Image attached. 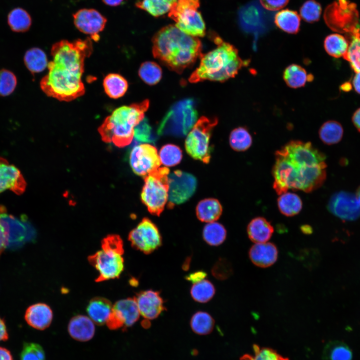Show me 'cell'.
Masks as SVG:
<instances>
[{"label": "cell", "mask_w": 360, "mask_h": 360, "mask_svg": "<svg viewBox=\"0 0 360 360\" xmlns=\"http://www.w3.org/2000/svg\"><path fill=\"white\" fill-rule=\"evenodd\" d=\"M273 188L280 195L290 189L312 192L326 179V155L310 142L291 140L275 152Z\"/></svg>", "instance_id": "6da1fadb"}, {"label": "cell", "mask_w": 360, "mask_h": 360, "mask_svg": "<svg viewBox=\"0 0 360 360\" xmlns=\"http://www.w3.org/2000/svg\"><path fill=\"white\" fill-rule=\"evenodd\" d=\"M93 50L92 40L86 38L73 42L62 40L51 48L52 60L48 63V72L40 82V86L48 96L70 102L82 96L85 88L82 77L85 59Z\"/></svg>", "instance_id": "7a4b0ae2"}, {"label": "cell", "mask_w": 360, "mask_h": 360, "mask_svg": "<svg viewBox=\"0 0 360 360\" xmlns=\"http://www.w3.org/2000/svg\"><path fill=\"white\" fill-rule=\"evenodd\" d=\"M155 58L171 70L181 74L202 54L200 39L190 36L174 25L158 30L152 40Z\"/></svg>", "instance_id": "3957f363"}, {"label": "cell", "mask_w": 360, "mask_h": 360, "mask_svg": "<svg viewBox=\"0 0 360 360\" xmlns=\"http://www.w3.org/2000/svg\"><path fill=\"white\" fill-rule=\"evenodd\" d=\"M212 36L216 47L202 55L199 66L188 78L192 83L205 80L224 82L234 77L247 64L233 45L224 41L218 36Z\"/></svg>", "instance_id": "277c9868"}, {"label": "cell", "mask_w": 360, "mask_h": 360, "mask_svg": "<svg viewBox=\"0 0 360 360\" xmlns=\"http://www.w3.org/2000/svg\"><path fill=\"white\" fill-rule=\"evenodd\" d=\"M149 100L124 106L115 109L98 128L102 139L122 148L130 144L134 137V128L144 118Z\"/></svg>", "instance_id": "5b68a950"}, {"label": "cell", "mask_w": 360, "mask_h": 360, "mask_svg": "<svg viewBox=\"0 0 360 360\" xmlns=\"http://www.w3.org/2000/svg\"><path fill=\"white\" fill-rule=\"evenodd\" d=\"M102 250L88 256L89 262L98 272L96 282L118 278L124 269V253L122 239L110 234L102 241Z\"/></svg>", "instance_id": "8992f818"}, {"label": "cell", "mask_w": 360, "mask_h": 360, "mask_svg": "<svg viewBox=\"0 0 360 360\" xmlns=\"http://www.w3.org/2000/svg\"><path fill=\"white\" fill-rule=\"evenodd\" d=\"M198 113L194 102L190 99L174 104L160 124V135L183 136L187 134L196 122Z\"/></svg>", "instance_id": "52a82bcc"}, {"label": "cell", "mask_w": 360, "mask_h": 360, "mask_svg": "<svg viewBox=\"0 0 360 360\" xmlns=\"http://www.w3.org/2000/svg\"><path fill=\"white\" fill-rule=\"evenodd\" d=\"M169 174L168 168L160 167L144 177L141 200L154 215L159 216L168 200Z\"/></svg>", "instance_id": "ba28073f"}, {"label": "cell", "mask_w": 360, "mask_h": 360, "mask_svg": "<svg viewBox=\"0 0 360 360\" xmlns=\"http://www.w3.org/2000/svg\"><path fill=\"white\" fill-rule=\"evenodd\" d=\"M200 0H176L168 16L175 22V26L182 32L195 37H202L206 26L198 10Z\"/></svg>", "instance_id": "9c48e42d"}, {"label": "cell", "mask_w": 360, "mask_h": 360, "mask_svg": "<svg viewBox=\"0 0 360 360\" xmlns=\"http://www.w3.org/2000/svg\"><path fill=\"white\" fill-rule=\"evenodd\" d=\"M218 122L216 118L202 116L189 132L185 140L188 154L192 158L208 164L210 158V140L212 128Z\"/></svg>", "instance_id": "30bf717a"}, {"label": "cell", "mask_w": 360, "mask_h": 360, "mask_svg": "<svg viewBox=\"0 0 360 360\" xmlns=\"http://www.w3.org/2000/svg\"><path fill=\"white\" fill-rule=\"evenodd\" d=\"M128 238L134 248L146 254L153 252L162 244V238L158 228L146 218L131 230Z\"/></svg>", "instance_id": "8fae6325"}, {"label": "cell", "mask_w": 360, "mask_h": 360, "mask_svg": "<svg viewBox=\"0 0 360 360\" xmlns=\"http://www.w3.org/2000/svg\"><path fill=\"white\" fill-rule=\"evenodd\" d=\"M168 204L170 208L188 200L196 190L197 182L192 174L180 170L168 174Z\"/></svg>", "instance_id": "7c38bea8"}, {"label": "cell", "mask_w": 360, "mask_h": 360, "mask_svg": "<svg viewBox=\"0 0 360 360\" xmlns=\"http://www.w3.org/2000/svg\"><path fill=\"white\" fill-rule=\"evenodd\" d=\"M129 160L133 172L144 177L160 168L162 164L156 148L148 144L135 146L130 153Z\"/></svg>", "instance_id": "4fadbf2b"}, {"label": "cell", "mask_w": 360, "mask_h": 360, "mask_svg": "<svg viewBox=\"0 0 360 360\" xmlns=\"http://www.w3.org/2000/svg\"><path fill=\"white\" fill-rule=\"evenodd\" d=\"M140 316L135 297L120 300L113 305L106 324L111 330L123 326H131L138 320Z\"/></svg>", "instance_id": "5bb4252c"}, {"label": "cell", "mask_w": 360, "mask_h": 360, "mask_svg": "<svg viewBox=\"0 0 360 360\" xmlns=\"http://www.w3.org/2000/svg\"><path fill=\"white\" fill-rule=\"evenodd\" d=\"M328 209L332 214L344 220H354L360 217V204L356 196L348 192L334 193L328 202Z\"/></svg>", "instance_id": "9a60e30c"}, {"label": "cell", "mask_w": 360, "mask_h": 360, "mask_svg": "<svg viewBox=\"0 0 360 360\" xmlns=\"http://www.w3.org/2000/svg\"><path fill=\"white\" fill-rule=\"evenodd\" d=\"M76 27L81 32L90 36L92 40L100 38L98 33L104 28L106 18L98 10L92 8H82L73 14Z\"/></svg>", "instance_id": "2e32d148"}, {"label": "cell", "mask_w": 360, "mask_h": 360, "mask_svg": "<svg viewBox=\"0 0 360 360\" xmlns=\"http://www.w3.org/2000/svg\"><path fill=\"white\" fill-rule=\"evenodd\" d=\"M26 186V182L20 171L0 158V193L10 190L20 194L24 191Z\"/></svg>", "instance_id": "e0dca14e"}, {"label": "cell", "mask_w": 360, "mask_h": 360, "mask_svg": "<svg viewBox=\"0 0 360 360\" xmlns=\"http://www.w3.org/2000/svg\"><path fill=\"white\" fill-rule=\"evenodd\" d=\"M140 314L147 320H154L165 310L164 300L158 292H140L135 297Z\"/></svg>", "instance_id": "ac0fdd59"}, {"label": "cell", "mask_w": 360, "mask_h": 360, "mask_svg": "<svg viewBox=\"0 0 360 360\" xmlns=\"http://www.w3.org/2000/svg\"><path fill=\"white\" fill-rule=\"evenodd\" d=\"M276 246L268 242L257 243L250 249L248 255L252 262L256 266L265 268L274 264L278 258Z\"/></svg>", "instance_id": "d6986e66"}, {"label": "cell", "mask_w": 360, "mask_h": 360, "mask_svg": "<svg viewBox=\"0 0 360 360\" xmlns=\"http://www.w3.org/2000/svg\"><path fill=\"white\" fill-rule=\"evenodd\" d=\"M53 317L52 310L47 304L38 303L30 306L26 310L24 318L32 327L44 330L50 324Z\"/></svg>", "instance_id": "ffe728a7"}, {"label": "cell", "mask_w": 360, "mask_h": 360, "mask_svg": "<svg viewBox=\"0 0 360 360\" xmlns=\"http://www.w3.org/2000/svg\"><path fill=\"white\" fill-rule=\"evenodd\" d=\"M262 7L261 4L254 2L242 7L238 12L240 25L248 28H256L263 25L267 20Z\"/></svg>", "instance_id": "44dd1931"}, {"label": "cell", "mask_w": 360, "mask_h": 360, "mask_svg": "<svg viewBox=\"0 0 360 360\" xmlns=\"http://www.w3.org/2000/svg\"><path fill=\"white\" fill-rule=\"evenodd\" d=\"M68 332L74 340L86 342L91 340L95 332L94 322L88 316L77 315L72 317L68 322Z\"/></svg>", "instance_id": "7402d4cb"}, {"label": "cell", "mask_w": 360, "mask_h": 360, "mask_svg": "<svg viewBox=\"0 0 360 360\" xmlns=\"http://www.w3.org/2000/svg\"><path fill=\"white\" fill-rule=\"evenodd\" d=\"M0 222L7 234L8 244L21 242L27 233L26 228L20 220L8 214L4 208L0 207Z\"/></svg>", "instance_id": "603a6c76"}, {"label": "cell", "mask_w": 360, "mask_h": 360, "mask_svg": "<svg viewBox=\"0 0 360 360\" xmlns=\"http://www.w3.org/2000/svg\"><path fill=\"white\" fill-rule=\"evenodd\" d=\"M274 232L271 224L263 217L253 218L247 226L248 236L255 244L268 242Z\"/></svg>", "instance_id": "cb8c5ba5"}, {"label": "cell", "mask_w": 360, "mask_h": 360, "mask_svg": "<svg viewBox=\"0 0 360 360\" xmlns=\"http://www.w3.org/2000/svg\"><path fill=\"white\" fill-rule=\"evenodd\" d=\"M112 306L108 299L103 297H95L89 302L86 312L94 322L98 325H102L106 324Z\"/></svg>", "instance_id": "d4e9b609"}, {"label": "cell", "mask_w": 360, "mask_h": 360, "mask_svg": "<svg viewBox=\"0 0 360 360\" xmlns=\"http://www.w3.org/2000/svg\"><path fill=\"white\" fill-rule=\"evenodd\" d=\"M222 212L221 204L215 198H206L200 201L196 208V214L202 222H211L219 218Z\"/></svg>", "instance_id": "484cf974"}, {"label": "cell", "mask_w": 360, "mask_h": 360, "mask_svg": "<svg viewBox=\"0 0 360 360\" xmlns=\"http://www.w3.org/2000/svg\"><path fill=\"white\" fill-rule=\"evenodd\" d=\"M312 76L307 74L306 70L297 64L287 66L283 73V78L288 86L293 88L303 87L307 82L312 80Z\"/></svg>", "instance_id": "4316f807"}, {"label": "cell", "mask_w": 360, "mask_h": 360, "mask_svg": "<svg viewBox=\"0 0 360 360\" xmlns=\"http://www.w3.org/2000/svg\"><path fill=\"white\" fill-rule=\"evenodd\" d=\"M103 86L106 94L116 99L122 96L128 88L127 80L118 74H108L103 80Z\"/></svg>", "instance_id": "83f0119b"}, {"label": "cell", "mask_w": 360, "mask_h": 360, "mask_svg": "<svg viewBox=\"0 0 360 360\" xmlns=\"http://www.w3.org/2000/svg\"><path fill=\"white\" fill-rule=\"evenodd\" d=\"M300 22L298 13L288 9L278 12L274 16L276 26L283 31L292 34H296L299 31Z\"/></svg>", "instance_id": "f1b7e54d"}, {"label": "cell", "mask_w": 360, "mask_h": 360, "mask_svg": "<svg viewBox=\"0 0 360 360\" xmlns=\"http://www.w3.org/2000/svg\"><path fill=\"white\" fill-rule=\"evenodd\" d=\"M352 358L351 349L344 342L340 340L328 342L325 346L322 355V360H352Z\"/></svg>", "instance_id": "f546056e"}, {"label": "cell", "mask_w": 360, "mask_h": 360, "mask_svg": "<svg viewBox=\"0 0 360 360\" xmlns=\"http://www.w3.org/2000/svg\"><path fill=\"white\" fill-rule=\"evenodd\" d=\"M277 204L280 212L286 216H292L298 214L302 206L300 196L295 193L288 192L280 195Z\"/></svg>", "instance_id": "4dcf8cb0"}, {"label": "cell", "mask_w": 360, "mask_h": 360, "mask_svg": "<svg viewBox=\"0 0 360 360\" xmlns=\"http://www.w3.org/2000/svg\"><path fill=\"white\" fill-rule=\"evenodd\" d=\"M24 61L26 68L32 74L42 72L48 67L46 55L40 48H32L25 53Z\"/></svg>", "instance_id": "1f68e13d"}, {"label": "cell", "mask_w": 360, "mask_h": 360, "mask_svg": "<svg viewBox=\"0 0 360 360\" xmlns=\"http://www.w3.org/2000/svg\"><path fill=\"white\" fill-rule=\"evenodd\" d=\"M344 130L341 124L335 120H328L320 126L318 134L320 140L328 145L339 142L343 136Z\"/></svg>", "instance_id": "d6a6232c"}, {"label": "cell", "mask_w": 360, "mask_h": 360, "mask_svg": "<svg viewBox=\"0 0 360 360\" xmlns=\"http://www.w3.org/2000/svg\"><path fill=\"white\" fill-rule=\"evenodd\" d=\"M348 45L346 38L338 34L328 36L324 40V48L326 52L330 56L336 58L344 56Z\"/></svg>", "instance_id": "836d02e7"}, {"label": "cell", "mask_w": 360, "mask_h": 360, "mask_svg": "<svg viewBox=\"0 0 360 360\" xmlns=\"http://www.w3.org/2000/svg\"><path fill=\"white\" fill-rule=\"evenodd\" d=\"M8 22L12 31L25 32L28 30L32 24V18L26 10L18 8L13 9L8 14Z\"/></svg>", "instance_id": "e575fe53"}, {"label": "cell", "mask_w": 360, "mask_h": 360, "mask_svg": "<svg viewBox=\"0 0 360 360\" xmlns=\"http://www.w3.org/2000/svg\"><path fill=\"white\" fill-rule=\"evenodd\" d=\"M176 0H141L136 2L137 8L154 16H162L169 12Z\"/></svg>", "instance_id": "d590c367"}, {"label": "cell", "mask_w": 360, "mask_h": 360, "mask_svg": "<svg viewBox=\"0 0 360 360\" xmlns=\"http://www.w3.org/2000/svg\"><path fill=\"white\" fill-rule=\"evenodd\" d=\"M352 40L344 58L348 61L352 69L360 72V31L356 28L351 34Z\"/></svg>", "instance_id": "8d00e7d4"}, {"label": "cell", "mask_w": 360, "mask_h": 360, "mask_svg": "<svg viewBox=\"0 0 360 360\" xmlns=\"http://www.w3.org/2000/svg\"><path fill=\"white\" fill-rule=\"evenodd\" d=\"M230 144L236 152H244L252 144V140L248 130L244 127L233 130L230 135Z\"/></svg>", "instance_id": "74e56055"}, {"label": "cell", "mask_w": 360, "mask_h": 360, "mask_svg": "<svg viewBox=\"0 0 360 360\" xmlns=\"http://www.w3.org/2000/svg\"><path fill=\"white\" fill-rule=\"evenodd\" d=\"M204 240L211 246H218L226 240V231L220 224L214 222H208L203 230Z\"/></svg>", "instance_id": "f35d334b"}, {"label": "cell", "mask_w": 360, "mask_h": 360, "mask_svg": "<svg viewBox=\"0 0 360 360\" xmlns=\"http://www.w3.org/2000/svg\"><path fill=\"white\" fill-rule=\"evenodd\" d=\"M192 330L196 334L205 335L210 334L212 330L214 322L208 313L198 312L195 313L190 320Z\"/></svg>", "instance_id": "ab89813d"}, {"label": "cell", "mask_w": 360, "mask_h": 360, "mask_svg": "<svg viewBox=\"0 0 360 360\" xmlns=\"http://www.w3.org/2000/svg\"><path fill=\"white\" fill-rule=\"evenodd\" d=\"M214 293L215 288L214 285L206 280L194 284L190 290V294L192 298L202 303L210 300Z\"/></svg>", "instance_id": "60d3db41"}, {"label": "cell", "mask_w": 360, "mask_h": 360, "mask_svg": "<svg viewBox=\"0 0 360 360\" xmlns=\"http://www.w3.org/2000/svg\"><path fill=\"white\" fill-rule=\"evenodd\" d=\"M138 74L144 82L150 85H154L160 80L162 70L157 64L152 62H146L140 66Z\"/></svg>", "instance_id": "b9f144b4"}, {"label": "cell", "mask_w": 360, "mask_h": 360, "mask_svg": "<svg viewBox=\"0 0 360 360\" xmlns=\"http://www.w3.org/2000/svg\"><path fill=\"white\" fill-rule=\"evenodd\" d=\"M159 156L162 164L166 166H172L180 162L182 158V152L178 146L172 144H167L161 148Z\"/></svg>", "instance_id": "7bdbcfd3"}, {"label": "cell", "mask_w": 360, "mask_h": 360, "mask_svg": "<svg viewBox=\"0 0 360 360\" xmlns=\"http://www.w3.org/2000/svg\"><path fill=\"white\" fill-rule=\"evenodd\" d=\"M253 350L252 354L244 355L240 360H288L270 348H260L254 344Z\"/></svg>", "instance_id": "ee69618b"}, {"label": "cell", "mask_w": 360, "mask_h": 360, "mask_svg": "<svg viewBox=\"0 0 360 360\" xmlns=\"http://www.w3.org/2000/svg\"><path fill=\"white\" fill-rule=\"evenodd\" d=\"M17 85V78L10 70H0V96H6L12 94Z\"/></svg>", "instance_id": "f6af8a7d"}, {"label": "cell", "mask_w": 360, "mask_h": 360, "mask_svg": "<svg viewBox=\"0 0 360 360\" xmlns=\"http://www.w3.org/2000/svg\"><path fill=\"white\" fill-rule=\"evenodd\" d=\"M322 13L320 4L314 0L306 1L300 8V15L304 20L308 22L318 21Z\"/></svg>", "instance_id": "bcb514c9"}, {"label": "cell", "mask_w": 360, "mask_h": 360, "mask_svg": "<svg viewBox=\"0 0 360 360\" xmlns=\"http://www.w3.org/2000/svg\"><path fill=\"white\" fill-rule=\"evenodd\" d=\"M20 360H46V355L40 344L25 342L20 354Z\"/></svg>", "instance_id": "7dc6e473"}, {"label": "cell", "mask_w": 360, "mask_h": 360, "mask_svg": "<svg viewBox=\"0 0 360 360\" xmlns=\"http://www.w3.org/2000/svg\"><path fill=\"white\" fill-rule=\"evenodd\" d=\"M134 136L140 142L152 143L154 142L152 128L146 118H144L134 128Z\"/></svg>", "instance_id": "c3c4849f"}, {"label": "cell", "mask_w": 360, "mask_h": 360, "mask_svg": "<svg viewBox=\"0 0 360 360\" xmlns=\"http://www.w3.org/2000/svg\"><path fill=\"white\" fill-rule=\"evenodd\" d=\"M232 268L230 262L225 259L220 260L212 269V274L220 280H226L232 274Z\"/></svg>", "instance_id": "681fc988"}, {"label": "cell", "mask_w": 360, "mask_h": 360, "mask_svg": "<svg viewBox=\"0 0 360 360\" xmlns=\"http://www.w3.org/2000/svg\"><path fill=\"white\" fill-rule=\"evenodd\" d=\"M289 0H260L261 5L269 11H276L285 6Z\"/></svg>", "instance_id": "f907efd6"}, {"label": "cell", "mask_w": 360, "mask_h": 360, "mask_svg": "<svg viewBox=\"0 0 360 360\" xmlns=\"http://www.w3.org/2000/svg\"><path fill=\"white\" fill-rule=\"evenodd\" d=\"M206 276V272L203 271H198L190 274L186 276V278L193 284H195L204 280Z\"/></svg>", "instance_id": "816d5d0a"}, {"label": "cell", "mask_w": 360, "mask_h": 360, "mask_svg": "<svg viewBox=\"0 0 360 360\" xmlns=\"http://www.w3.org/2000/svg\"><path fill=\"white\" fill-rule=\"evenodd\" d=\"M8 245V239L4 228L0 222V255Z\"/></svg>", "instance_id": "f5cc1de1"}, {"label": "cell", "mask_w": 360, "mask_h": 360, "mask_svg": "<svg viewBox=\"0 0 360 360\" xmlns=\"http://www.w3.org/2000/svg\"><path fill=\"white\" fill-rule=\"evenodd\" d=\"M8 338L6 328L4 321L0 318V341L6 340Z\"/></svg>", "instance_id": "db71d44e"}, {"label": "cell", "mask_w": 360, "mask_h": 360, "mask_svg": "<svg viewBox=\"0 0 360 360\" xmlns=\"http://www.w3.org/2000/svg\"><path fill=\"white\" fill-rule=\"evenodd\" d=\"M352 122L357 130L360 132V108L357 109L352 116Z\"/></svg>", "instance_id": "11a10c76"}, {"label": "cell", "mask_w": 360, "mask_h": 360, "mask_svg": "<svg viewBox=\"0 0 360 360\" xmlns=\"http://www.w3.org/2000/svg\"><path fill=\"white\" fill-rule=\"evenodd\" d=\"M0 360H13L10 352L6 348L0 346Z\"/></svg>", "instance_id": "9f6ffc18"}, {"label": "cell", "mask_w": 360, "mask_h": 360, "mask_svg": "<svg viewBox=\"0 0 360 360\" xmlns=\"http://www.w3.org/2000/svg\"><path fill=\"white\" fill-rule=\"evenodd\" d=\"M352 84L356 92L360 94V72H356L353 78Z\"/></svg>", "instance_id": "6f0895ef"}, {"label": "cell", "mask_w": 360, "mask_h": 360, "mask_svg": "<svg viewBox=\"0 0 360 360\" xmlns=\"http://www.w3.org/2000/svg\"><path fill=\"white\" fill-rule=\"evenodd\" d=\"M102 2L106 5L116 6L120 5L124 0H102Z\"/></svg>", "instance_id": "680465c9"}, {"label": "cell", "mask_w": 360, "mask_h": 360, "mask_svg": "<svg viewBox=\"0 0 360 360\" xmlns=\"http://www.w3.org/2000/svg\"><path fill=\"white\" fill-rule=\"evenodd\" d=\"M301 230L304 233L306 234H310L312 232V228L308 225L302 226L301 227Z\"/></svg>", "instance_id": "91938a15"}, {"label": "cell", "mask_w": 360, "mask_h": 360, "mask_svg": "<svg viewBox=\"0 0 360 360\" xmlns=\"http://www.w3.org/2000/svg\"><path fill=\"white\" fill-rule=\"evenodd\" d=\"M355 196H356V198L358 202L360 204V186L356 190V194Z\"/></svg>", "instance_id": "94428289"}, {"label": "cell", "mask_w": 360, "mask_h": 360, "mask_svg": "<svg viewBox=\"0 0 360 360\" xmlns=\"http://www.w3.org/2000/svg\"><path fill=\"white\" fill-rule=\"evenodd\" d=\"M350 88H351V86H350V84L348 83V84H344L343 85V87L342 88L344 90L348 91L350 90Z\"/></svg>", "instance_id": "6125c7cd"}]
</instances>
